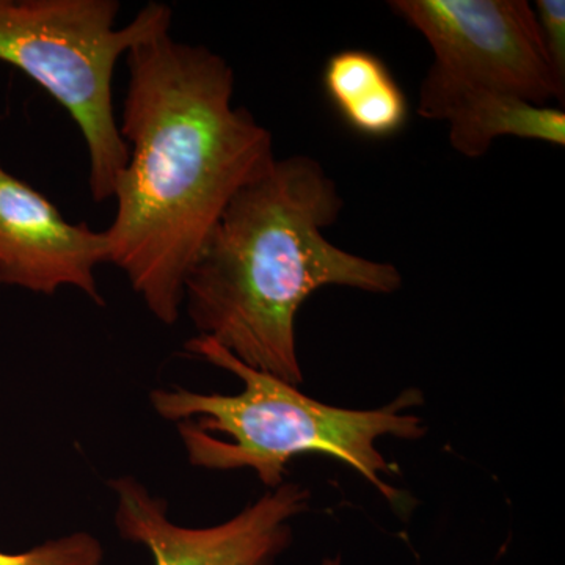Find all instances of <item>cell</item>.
Masks as SVG:
<instances>
[{"label":"cell","instance_id":"1","mask_svg":"<svg viewBox=\"0 0 565 565\" xmlns=\"http://www.w3.org/2000/svg\"><path fill=\"white\" fill-rule=\"evenodd\" d=\"M122 140L129 161L114 199L109 263L150 313L180 319L184 280L234 195L275 159L273 132L234 106V70L170 32L126 54Z\"/></svg>","mask_w":565,"mask_h":565},{"label":"cell","instance_id":"2","mask_svg":"<svg viewBox=\"0 0 565 565\" xmlns=\"http://www.w3.org/2000/svg\"><path fill=\"white\" fill-rule=\"evenodd\" d=\"M337 182L311 156L275 159L222 212L184 280L185 315L253 370L294 386L303 382L296 319L327 286L393 294L403 275L338 247L323 230L340 218Z\"/></svg>","mask_w":565,"mask_h":565},{"label":"cell","instance_id":"3","mask_svg":"<svg viewBox=\"0 0 565 565\" xmlns=\"http://www.w3.org/2000/svg\"><path fill=\"white\" fill-rule=\"evenodd\" d=\"M185 351L236 375L244 385L237 394H204L180 386L151 393L156 414L178 424L193 467L248 468L274 490L285 482L292 459L323 455L353 468L388 503H401L403 493L385 481L394 467L379 451L377 441L419 440L426 435L422 416L405 412L423 403L419 390H404L385 407L353 411L319 403L299 386L253 370L210 338H191Z\"/></svg>","mask_w":565,"mask_h":565},{"label":"cell","instance_id":"4","mask_svg":"<svg viewBox=\"0 0 565 565\" xmlns=\"http://www.w3.org/2000/svg\"><path fill=\"white\" fill-rule=\"evenodd\" d=\"M120 10L117 0H0V61L36 82L76 122L96 203L114 199L129 161L111 92L117 63L170 32L173 21L167 3L151 2L117 28Z\"/></svg>","mask_w":565,"mask_h":565},{"label":"cell","instance_id":"5","mask_svg":"<svg viewBox=\"0 0 565 565\" xmlns=\"http://www.w3.org/2000/svg\"><path fill=\"white\" fill-rule=\"evenodd\" d=\"M390 9L433 51L416 111L456 93L500 92L537 106L557 99V84L526 0H393Z\"/></svg>","mask_w":565,"mask_h":565},{"label":"cell","instance_id":"6","mask_svg":"<svg viewBox=\"0 0 565 565\" xmlns=\"http://www.w3.org/2000/svg\"><path fill=\"white\" fill-rule=\"evenodd\" d=\"M110 489L118 533L143 545L154 565H274L291 544V520L311 500L307 487L282 482L226 522L188 527L172 522L167 501L136 478L115 479Z\"/></svg>","mask_w":565,"mask_h":565},{"label":"cell","instance_id":"7","mask_svg":"<svg viewBox=\"0 0 565 565\" xmlns=\"http://www.w3.org/2000/svg\"><path fill=\"white\" fill-rule=\"evenodd\" d=\"M109 258L106 232L66 221L43 193L0 166V285L44 296L74 288L103 307L95 270Z\"/></svg>","mask_w":565,"mask_h":565},{"label":"cell","instance_id":"8","mask_svg":"<svg viewBox=\"0 0 565 565\" xmlns=\"http://www.w3.org/2000/svg\"><path fill=\"white\" fill-rule=\"evenodd\" d=\"M419 117L448 122L451 147L470 159L486 156L501 137L565 145L563 109L537 106L500 92L456 93Z\"/></svg>","mask_w":565,"mask_h":565},{"label":"cell","instance_id":"9","mask_svg":"<svg viewBox=\"0 0 565 565\" xmlns=\"http://www.w3.org/2000/svg\"><path fill=\"white\" fill-rule=\"evenodd\" d=\"M322 87L344 125L366 139H390L403 131L411 117L403 88L373 52L344 50L330 55Z\"/></svg>","mask_w":565,"mask_h":565},{"label":"cell","instance_id":"10","mask_svg":"<svg viewBox=\"0 0 565 565\" xmlns=\"http://www.w3.org/2000/svg\"><path fill=\"white\" fill-rule=\"evenodd\" d=\"M0 565H104V548L95 535L73 533L28 552H0Z\"/></svg>","mask_w":565,"mask_h":565},{"label":"cell","instance_id":"11","mask_svg":"<svg viewBox=\"0 0 565 565\" xmlns=\"http://www.w3.org/2000/svg\"><path fill=\"white\" fill-rule=\"evenodd\" d=\"M534 13L550 66L557 84L565 90V2L537 0Z\"/></svg>","mask_w":565,"mask_h":565},{"label":"cell","instance_id":"12","mask_svg":"<svg viewBox=\"0 0 565 565\" xmlns=\"http://www.w3.org/2000/svg\"><path fill=\"white\" fill-rule=\"evenodd\" d=\"M319 565H341L340 559L338 557H334V559H323L321 564Z\"/></svg>","mask_w":565,"mask_h":565}]
</instances>
